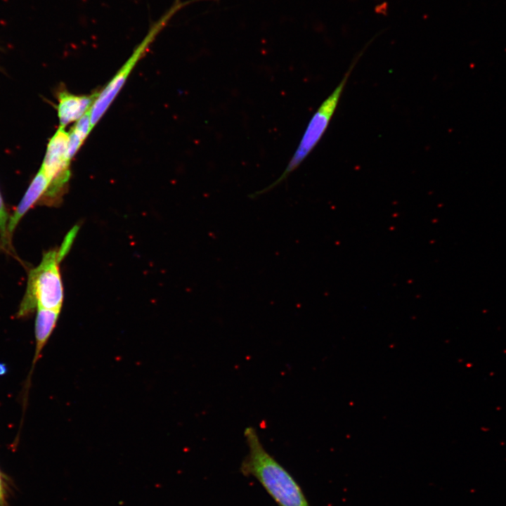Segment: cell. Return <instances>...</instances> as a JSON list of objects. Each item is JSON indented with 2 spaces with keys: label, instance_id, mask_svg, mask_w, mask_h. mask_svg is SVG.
I'll return each instance as SVG.
<instances>
[{
  "label": "cell",
  "instance_id": "1",
  "mask_svg": "<svg viewBox=\"0 0 506 506\" xmlns=\"http://www.w3.org/2000/svg\"><path fill=\"white\" fill-rule=\"evenodd\" d=\"M244 436L249 451L242 473L254 477L278 506H310L293 476L264 448L256 429L246 427Z\"/></svg>",
  "mask_w": 506,
  "mask_h": 506
},
{
  "label": "cell",
  "instance_id": "2",
  "mask_svg": "<svg viewBox=\"0 0 506 506\" xmlns=\"http://www.w3.org/2000/svg\"><path fill=\"white\" fill-rule=\"evenodd\" d=\"M356 61L357 60L352 63L339 84L320 104L311 117L294 154L283 172L272 183L249 195V197L252 199L256 198L277 187L286 180L290 174L294 171L311 153L323 137L330 124Z\"/></svg>",
  "mask_w": 506,
  "mask_h": 506
},
{
  "label": "cell",
  "instance_id": "3",
  "mask_svg": "<svg viewBox=\"0 0 506 506\" xmlns=\"http://www.w3.org/2000/svg\"><path fill=\"white\" fill-rule=\"evenodd\" d=\"M60 261L58 251L51 250L44 254L39 265L30 272L18 316H27L38 307L60 310L63 289L58 268Z\"/></svg>",
  "mask_w": 506,
  "mask_h": 506
},
{
  "label": "cell",
  "instance_id": "4",
  "mask_svg": "<svg viewBox=\"0 0 506 506\" xmlns=\"http://www.w3.org/2000/svg\"><path fill=\"white\" fill-rule=\"evenodd\" d=\"M186 5L185 2L176 0L171 8L150 27L149 32L141 43L136 48L132 55L119 69L117 74L108 83L105 87L96 97L90 109L91 121L93 127L102 117L115 96L125 83L133 68L144 55L150 44L153 41L157 34L163 29L168 20L180 8Z\"/></svg>",
  "mask_w": 506,
  "mask_h": 506
},
{
  "label": "cell",
  "instance_id": "5",
  "mask_svg": "<svg viewBox=\"0 0 506 506\" xmlns=\"http://www.w3.org/2000/svg\"><path fill=\"white\" fill-rule=\"evenodd\" d=\"M68 132L60 126L50 139L40 168L49 184L41 197L44 203L52 204L61 195L70 177V160L67 154Z\"/></svg>",
  "mask_w": 506,
  "mask_h": 506
},
{
  "label": "cell",
  "instance_id": "6",
  "mask_svg": "<svg viewBox=\"0 0 506 506\" xmlns=\"http://www.w3.org/2000/svg\"><path fill=\"white\" fill-rule=\"evenodd\" d=\"M99 92L91 95L78 96L61 91L58 96V117L60 126L77 121L90 110Z\"/></svg>",
  "mask_w": 506,
  "mask_h": 506
},
{
  "label": "cell",
  "instance_id": "7",
  "mask_svg": "<svg viewBox=\"0 0 506 506\" xmlns=\"http://www.w3.org/2000/svg\"><path fill=\"white\" fill-rule=\"evenodd\" d=\"M48 184L49 181L47 177L40 169L11 217L8 223L7 232L11 233L13 231L20 219L25 214L28 209L42 197Z\"/></svg>",
  "mask_w": 506,
  "mask_h": 506
},
{
  "label": "cell",
  "instance_id": "8",
  "mask_svg": "<svg viewBox=\"0 0 506 506\" xmlns=\"http://www.w3.org/2000/svg\"><path fill=\"white\" fill-rule=\"evenodd\" d=\"M60 311L37 308L35 321L36 349L33 365L40 357L41 351L56 327Z\"/></svg>",
  "mask_w": 506,
  "mask_h": 506
},
{
  "label": "cell",
  "instance_id": "9",
  "mask_svg": "<svg viewBox=\"0 0 506 506\" xmlns=\"http://www.w3.org/2000/svg\"><path fill=\"white\" fill-rule=\"evenodd\" d=\"M93 129L90 110L78 119L76 124L71 129L75 132L84 141Z\"/></svg>",
  "mask_w": 506,
  "mask_h": 506
},
{
  "label": "cell",
  "instance_id": "10",
  "mask_svg": "<svg viewBox=\"0 0 506 506\" xmlns=\"http://www.w3.org/2000/svg\"><path fill=\"white\" fill-rule=\"evenodd\" d=\"M84 141L72 129L68 132L67 154L71 160L79 149Z\"/></svg>",
  "mask_w": 506,
  "mask_h": 506
},
{
  "label": "cell",
  "instance_id": "11",
  "mask_svg": "<svg viewBox=\"0 0 506 506\" xmlns=\"http://www.w3.org/2000/svg\"><path fill=\"white\" fill-rule=\"evenodd\" d=\"M77 232V227L76 226L72 230H71L67 235L66 236L64 242L62 244L61 247L58 250V256L59 259L61 261V259L64 257V256L67 253L69 249L70 248L73 240L76 235V233Z\"/></svg>",
  "mask_w": 506,
  "mask_h": 506
},
{
  "label": "cell",
  "instance_id": "12",
  "mask_svg": "<svg viewBox=\"0 0 506 506\" xmlns=\"http://www.w3.org/2000/svg\"><path fill=\"white\" fill-rule=\"evenodd\" d=\"M7 226V214L0 194V234L3 241L6 240Z\"/></svg>",
  "mask_w": 506,
  "mask_h": 506
},
{
  "label": "cell",
  "instance_id": "13",
  "mask_svg": "<svg viewBox=\"0 0 506 506\" xmlns=\"http://www.w3.org/2000/svg\"><path fill=\"white\" fill-rule=\"evenodd\" d=\"M3 497H4V488H3L2 479H1V473H0V506H1V505H2Z\"/></svg>",
  "mask_w": 506,
  "mask_h": 506
},
{
  "label": "cell",
  "instance_id": "14",
  "mask_svg": "<svg viewBox=\"0 0 506 506\" xmlns=\"http://www.w3.org/2000/svg\"><path fill=\"white\" fill-rule=\"evenodd\" d=\"M6 367L4 365L0 364V375L5 373Z\"/></svg>",
  "mask_w": 506,
  "mask_h": 506
}]
</instances>
